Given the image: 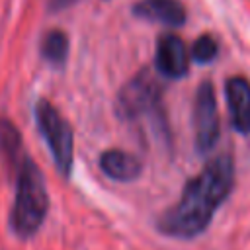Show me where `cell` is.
<instances>
[{"label": "cell", "instance_id": "obj_1", "mask_svg": "<svg viewBox=\"0 0 250 250\" xmlns=\"http://www.w3.org/2000/svg\"><path fill=\"white\" fill-rule=\"evenodd\" d=\"M234 186V162L230 154L211 158L186 186L176 205L162 213L156 227L162 234L189 240L199 236L215 211L225 203Z\"/></svg>", "mask_w": 250, "mask_h": 250}, {"label": "cell", "instance_id": "obj_2", "mask_svg": "<svg viewBox=\"0 0 250 250\" xmlns=\"http://www.w3.org/2000/svg\"><path fill=\"white\" fill-rule=\"evenodd\" d=\"M49 207L43 176L27 156L18 168L16 199L10 213V227L20 238H29L41 227Z\"/></svg>", "mask_w": 250, "mask_h": 250}, {"label": "cell", "instance_id": "obj_3", "mask_svg": "<svg viewBox=\"0 0 250 250\" xmlns=\"http://www.w3.org/2000/svg\"><path fill=\"white\" fill-rule=\"evenodd\" d=\"M35 121L43 139L49 145L57 170L62 176H70L74 150H72V129L68 121L47 100H39L35 104Z\"/></svg>", "mask_w": 250, "mask_h": 250}, {"label": "cell", "instance_id": "obj_4", "mask_svg": "<svg viewBox=\"0 0 250 250\" xmlns=\"http://www.w3.org/2000/svg\"><path fill=\"white\" fill-rule=\"evenodd\" d=\"M162 88L148 70L137 72L117 96V113L121 119H141L145 115L160 113Z\"/></svg>", "mask_w": 250, "mask_h": 250}, {"label": "cell", "instance_id": "obj_5", "mask_svg": "<svg viewBox=\"0 0 250 250\" xmlns=\"http://www.w3.org/2000/svg\"><path fill=\"white\" fill-rule=\"evenodd\" d=\"M193 129H195V146L199 152H209L219 141L221 123L217 98L211 82H201L193 100Z\"/></svg>", "mask_w": 250, "mask_h": 250}, {"label": "cell", "instance_id": "obj_6", "mask_svg": "<svg viewBox=\"0 0 250 250\" xmlns=\"http://www.w3.org/2000/svg\"><path fill=\"white\" fill-rule=\"evenodd\" d=\"M156 70L172 80H178L188 74L189 66V55L184 45V41L178 35L164 33L160 35L156 43V57H154Z\"/></svg>", "mask_w": 250, "mask_h": 250}, {"label": "cell", "instance_id": "obj_7", "mask_svg": "<svg viewBox=\"0 0 250 250\" xmlns=\"http://www.w3.org/2000/svg\"><path fill=\"white\" fill-rule=\"evenodd\" d=\"M225 96L232 127L250 135V82L242 76H230L225 82Z\"/></svg>", "mask_w": 250, "mask_h": 250}, {"label": "cell", "instance_id": "obj_8", "mask_svg": "<svg viewBox=\"0 0 250 250\" xmlns=\"http://www.w3.org/2000/svg\"><path fill=\"white\" fill-rule=\"evenodd\" d=\"M133 14L141 20L180 27L186 21V8L178 0H141L133 6Z\"/></svg>", "mask_w": 250, "mask_h": 250}, {"label": "cell", "instance_id": "obj_9", "mask_svg": "<svg viewBox=\"0 0 250 250\" xmlns=\"http://www.w3.org/2000/svg\"><path fill=\"white\" fill-rule=\"evenodd\" d=\"M102 172L115 182H133L141 174V162L131 152L109 148L100 156Z\"/></svg>", "mask_w": 250, "mask_h": 250}, {"label": "cell", "instance_id": "obj_10", "mask_svg": "<svg viewBox=\"0 0 250 250\" xmlns=\"http://www.w3.org/2000/svg\"><path fill=\"white\" fill-rule=\"evenodd\" d=\"M0 154L16 170L20 168V164L25 158L21 154V137H20L18 129L8 119H0Z\"/></svg>", "mask_w": 250, "mask_h": 250}, {"label": "cell", "instance_id": "obj_11", "mask_svg": "<svg viewBox=\"0 0 250 250\" xmlns=\"http://www.w3.org/2000/svg\"><path fill=\"white\" fill-rule=\"evenodd\" d=\"M41 55L55 66H61L68 55V39L61 29H51L43 35L41 41Z\"/></svg>", "mask_w": 250, "mask_h": 250}, {"label": "cell", "instance_id": "obj_12", "mask_svg": "<svg viewBox=\"0 0 250 250\" xmlns=\"http://www.w3.org/2000/svg\"><path fill=\"white\" fill-rule=\"evenodd\" d=\"M217 53H219V45H217L215 37H211V35L197 37L193 47H191V59L195 62H201V64L211 62L217 57Z\"/></svg>", "mask_w": 250, "mask_h": 250}, {"label": "cell", "instance_id": "obj_13", "mask_svg": "<svg viewBox=\"0 0 250 250\" xmlns=\"http://www.w3.org/2000/svg\"><path fill=\"white\" fill-rule=\"evenodd\" d=\"M76 0H49V8L51 12H59V10H64L68 6H72Z\"/></svg>", "mask_w": 250, "mask_h": 250}]
</instances>
